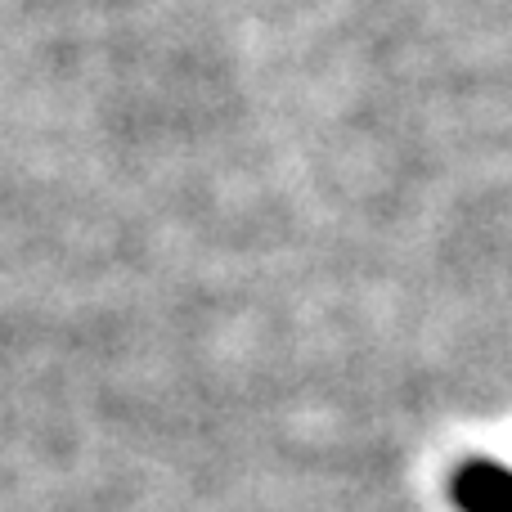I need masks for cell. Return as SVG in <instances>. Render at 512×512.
I'll return each mask as SVG.
<instances>
[{
    "label": "cell",
    "mask_w": 512,
    "mask_h": 512,
    "mask_svg": "<svg viewBox=\"0 0 512 512\" xmlns=\"http://www.w3.org/2000/svg\"><path fill=\"white\" fill-rule=\"evenodd\" d=\"M454 504L463 512H512V468L490 459L463 463L454 472Z\"/></svg>",
    "instance_id": "1"
}]
</instances>
